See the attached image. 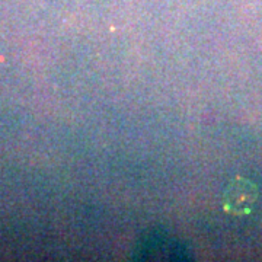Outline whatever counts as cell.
I'll return each mask as SVG.
<instances>
[{"label": "cell", "instance_id": "cell-1", "mask_svg": "<svg viewBox=\"0 0 262 262\" xmlns=\"http://www.w3.org/2000/svg\"><path fill=\"white\" fill-rule=\"evenodd\" d=\"M258 200V187L244 177L233 178L223 192V207L227 213L242 215L252 210Z\"/></svg>", "mask_w": 262, "mask_h": 262}]
</instances>
